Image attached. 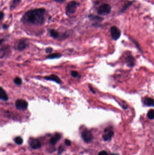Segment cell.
<instances>
[{"instance_id":"obj_15","label":"cell","mask_w":154,"mask_h":155,"mask_svg":"<svg viewBox=\"0 0 154 155\" xmlns=\"http://www.w3.org/2000/svg\"><path fill=\"white\" fill-rule=\"evenodd\" d=\"M61 56H62L61 54H60L59 53H54V54H52L51 55H49L47 58L49 59H53L59 58Z\"/></svg>"},{"instance_id":"obj_11","label":"cell","mask_w":154,"mask_h":155,"mask_svg":"<svg viewBox=\"0 0 154 155\" xmlns=\"http://www.w3.org/2000/svg\"><path fill=\"white\" fill-rule=\"evenodd\" d=\"M61 136L59 133H56L50 139V143L51 145H55L57 142L61 139Z\"/></svg>"},{"instance_id":"obj_4","label":"cell","mask_w":154,"mask_h":155,"mask_svg":"<svg viewBox=\"0 0 154 155\" xmlns=\"http://www.w3.org/2000/svg\"><path fill=\"white\" fill-rule=\"evenodd\" d=\"M111 35L113 40L116 41L118 40L121 36V31L116 26H112L110 29Z\"/></svg>"},{"instance_id":"obj_21","label":"cell","mask_w":154,"mask_h":155,"mask_svg":"<svg viewBox=\"0 0 154 155\" xmlns=\"http://www.w3.org/2000/svg\"><path fill=\"white\" fill-rule=\"evenodd\" d=\"M132 3H133L132 2H128L127 5H126L125 6H123V9H122V10H121V12H124V11H125V10H126V9H127L128 8L129 6H130V5H132Z\"/></svg>"},{"instance_id":"obj_31","label":"cell","mask_w":154,"mask_h":155,"mask_svg":"<svg viewBox=\"0 0 154 155\" xmlns=\"http://www.w3.org/2000/svg\"><path fill=\"white\" fill-rule=\"evenodd\" d=\"M3 29H7L8 28V26L6 25H4L3 26Z\"/></svg>"},{"instance_id":"obj_24","label":"cell","mask_w":154,"mask_h":155,"mask_svg":"<svg viewBox=\"0 0 154 155\" xmlns=\"http://www.w3.org/2000/svg\"><path fill=\"white\" fill-rule=\"evenodd\" d=\"M64 150V148L62 146H60L59 147V149H58V153L59 154H61L62 152Z\"/></svg>"},{"instance_id":"obj_5","label":"cell","mask_w":154,"mask_h":155,"mask_svg":"<svg viewBox=\"0 0 154 155\" xmlns=\"http://www.w3.org/2000/svg\"><path fill=\"white\" fill-rule=\"evenodd\" d=\"M28 104L26 100L23 99H18L16 102V108L21 110H26L28 108Z\"/></svg>"},{"instance_id":"obj_32","label":"cell","mask_w":154,"mask_h":155,"mask_svg":"<svg viewBox=\"0 0 154 155\" xmlns=\"http://www.w3.org/2000/svg\"><path fill=\"white\" fill-rule=\"evenodd\" d=\"M111 155H117V154H112Z\"/></svg>"},{"instance_id":"obj_25","label":"cell","mask_w":154,"mask_h":155,"mask_svg":"<svg viewBox=\"0 0 154 155\" xmlns=\"http://www.w3.org/2000/svg\"><path fill=\"white\" fill-rule=\"evenodd\" d=\"M52 51V49L51 47H48L46 49V52L47 53H51Z\"/></svg>"},{"instance_id":"obj_20","label":"cell","mask_w":154,"mask_h":155,"mask_svg":"<svg viewBox=\"0 0 154 155\" xmlns=\"http://www.w3.org/2000/svg\"><path fill=\"white\" fill-rule=\"evenodd\" d=\"M14 83L17 85H20L22 83V80L21 78L19 77L16 78L14 79Z\"/></svg>"},{"instance_id":"obj_13","label":"cell","mask_w":154,"mask_h":155,"mask_svg":"<svg viewBox=\"0 0 154 155\" xmlns=\"http://www.w3.org/2000/svg\"><path fill=\"white\" fill-rule=\"evenodd\" d=\"M0 99L4 101H7L8 99V97L7 94L2 87L0 88Z\"/></svg>"},{"instance_id":"obj_3","label":"cell","mask_w":154,"mask_h":155,"mask_svg":"<svg viewBox=\"0 0 154 155\" xmlns=\"http://www.w3.org/2000/svg\"><path fill=\"white\" fill-rule=\"evenodd\" d=\"M111 10V7L108 4H104L98 8V13L100 15H107L109 14Z\"/></svg>"},{"instance_id":"obj_30","label":"cell","mask_w":154,"mask_h":155,"mask_svg":"<svg viewBox=\"0 0 154 155\" xmlns=\"http://www.w3.org/2000/svg\"><path fill=\"white\" fill-rule=\"evenodd\" d=\"M89 88H90V90L93 93H95V91H94V90H93L92 87L91 86H89Z\"/></svg>"},{"instance_id":"obj_26","label":"cell","mask_w":154,"mask_h":155,"mask_svg":"<svg viewBox=\"0 0 154 155\" xmlns=\"http://www.w3.org/2000/svg\"><path fill=\"white\" fill-rule=\"evenodd\" d=\"M98 155H108V153L105 151V150H103V151H101V152H100L99 153H98Z\"/></svg>"},{"instance_id":"obj_17","label":"cell","mask_w":154,"mask_h":155,"mask_svg":"<svg viewBox=\"0 0 154 155\" xmlns=\"http://www.w3.org/2000/svg\"><path fill=\"white\" fill-rule=\"evenodd\" d=\"M147 116L150 119H154V110H150L147 114Z\"/></svg>"},{"instance_id":"obj_14","label":"cell","mask_w":154,"mask_h":155,"mask_svg":"<svg viewBox=\"0 0 154 155\" xmlns=\"http://www.w3.org/2000/svg\"><path fill=\"white\" fill-rule=\"evenodd\" d=\"M26 46H27V44H26V42L25 41H21L18 43L16 48L17 50H22L25 49Z\"/></svg>"},{"instance_id":"obj_1","label":"cell","mask_w":154,"mask_h":155,"mask_svg":"<svg viewBox=\"0 0 154 155\" xmlns=\"http://www.w3.org/2000/svg\"><path fill=\"white\" fill-rule=\"evenodd\" d=\"M46 10L43 8L36 9L27 11L23 16V21L34 25H42L45 21Z\"/></svg>"},{"instance_id":"obj_23","label":"cell","mask_w":154,"mask_h":155,"mask_svg":"<svg viewBox=\"0 0 154 155\" xmlns=\"http://www.w3.org/2000/svg\"><path fill=\"white\" fill-rule=\"evenodd\" d=\"M65 143L67 146H69L71 145V141L69 140L66 139L65 140Z\"/></svg>"},{"instance_id":"obj_8","label":"cell","mask_w":154,"mask_h":155,"mask_svg":"<svg viewBox=\"0 0 154 155\" xmlns=\"http://www.w3.org/2000/svg\"><path fill=\"white\" fill-rule=\"evenodd\" d=\"M105 134L103 135V139L104 141H108L110 139L113 135V131L111 128H106L104 130Z\"/></svg>"},{"instance_id":"obj_22","label":"cell","mask_w":154,"mask_h":155,"mask_svg":"<svg viewBox=\"0 0 154 155\" xmlns=\"http://www.w3.org/2000/svg\"><path fill=\"white\" fill-rule=\"evenodd\" d=\"M72 75L74 78H77L79 77V74L77 72V71H72L71 73Z\"/></svg>"},{"instance_id":"obj_16","label":"cell","mask_w":154,"mask_h":155,"mask_svg":"<svg viewBox=\"0 0 154 155\" xmlns=\"http://www.w3.org/2000/svg\"><path fill=\"white\" fill-rule=\"evenodd\" d=\"M90 18L93 21H101L103 20V19L102 17L98 16H93V15H90Z\"/></svg>"},{"instance_id":"obj_12","label":"cell","mask_w":154,"mask_h":155,"mask_svg":"<svg viewBox=\"0 0 154 155\" xmlns=\"http://www.w3.org/2000/svg\"><path fill=\"white\" fill-rule=\"evenodd\" d=\"M144 103L148 107H154V99L150 98H146L144 99Z\"/></svg>"},{"instance_id":"obj_9","label":"cell","mask_w":154,"mask_h":155,"mask_svg":"<svg viewBox=\"0 0 154 155\" xmlns=\"http://www.w3.org/2000/svg\"><path fill=\"white\" fill-rule=\"evenodd\" d=\"M45 78L48 80H52V81H54L58 83H60L62 82L61 80L60 79V78H59L58 77V76H57V75H54V74H52L49 76L45 77Z\"/></svg>"},{"instance_id":"obj_27","label":"cell","mask_w":154,"mask_h":155,"mask_svg":"<svg viewBox=\"0 0 154 155\" xmlns=\"http://www.w3.org/2000/svg\"><path fill=\"white\" fill-rule=\"evenodd\" d=\"M21 0H13V5H17L18 3H19Z\"/></svg>"},{"instance_id":"obj_19","label":"cell","mask_w":154,"mask_h":155,"mask_svg":"<svg viewBox=\"0 0 154 155\" xmlns=\"http://www.w3.org/2000/svg\"><path fill=\"white\" fill-rule=\"evenodd\" d=\"M15 141L18 145H21L23 142V140L21 137H17L15 139Z\"/></svg>"},{"instance_id":"obj_18","label":"cell","mask_w":154,"mask_h":155,"mask_svg":"<svg viewBox=\"0 0 154 155\" xmlns=\"http://www.w3.org/2000/svg\"><path fill=\"white\" fill-rule=\"evenodd\" d=\"M50 35L53 38H57L59 36V34L56 31L54 30H51L50 31Z\"/></svg>"},{"instance_id":"obj_10","label":"cell","mask_w":154,"mask_h":155,"mask_svg":"<svg viewBox=\"0 0 154 155\" xmlns=\"http://www.w3.org/2000/svg\"><path fill=\"white\" fill-rule=\"evenodd\" d=\"M135 59L133 56L129 55L126 59V62L127 65L129 67H133L135 64Z\"/></svg>"},{"instance_id":"obj_28","label":"cell","mask_w":154,"mask_h":155,"mask_svg":"<svg viewBox=\"0 0 154 155\" xmlns=\"http://www.w3.org/2000/svg\"><path fill=\"white\" fill-rule=\"evenodd\" d=\"M66 0H55V1L56 2H57V3H62L63 2H64Z\"/></svg>"},{"instance_id":"obj_6","label":"cell","mask_w":154,"mask_h":155,"mask_svg":"<svg viewBox=\"0 0 154 155\" xmlns=\"http://www.w3.org/2000/svg\"><path fill=\"white\" fill-rule=\"evenodd\" d=\"M82 139L84 141L87 142L89 143L91 142L92 141L93 138V136L91 133V132L87 130H85L82 133Z\"/></svg>"},{"instance_id":"obj_7","label":"cell","mask_w":154,"mask_h":155,"mask_svg":"<svg viewBox=\"0 0 154 155\" xmlns=\"http://www.w3.org/2000/svg\"><path fill=\"white\" fill-rule=\"evenodd\" d=\"M30 145L32 148L37 149L41 147V143L39 140L33 138L30 141Z\"/></svg>"},{"instance_id":"obj_2","label":"cell","mask_w":154,"mask_h":155,"mask_svg":"<svg viewBox=\"0 0 154 155\" xmlns=\"http://www.w3.org/2000/svg\"><path fill=\"white\" fill-rule=\"evenodd\" d=\"M78 5V3L75 1H71L69 2L66 8L67 14L72 15L75 13Z\"/></svg>"},{"instance_id":"obj_29","label":"cell","mask_w":154,"mask_h":155,"mask_svg":"<svg viewBox=\"0 0 154 155\" xmlns=\"http://www.w3.org/2000/svg\"><path fill=\"white\" fill-rule=\"evenodd\" d=\"M4 17V14L2 12H0V20L1 21L2 20V19Z\"/></svg>"}]
</instances>
